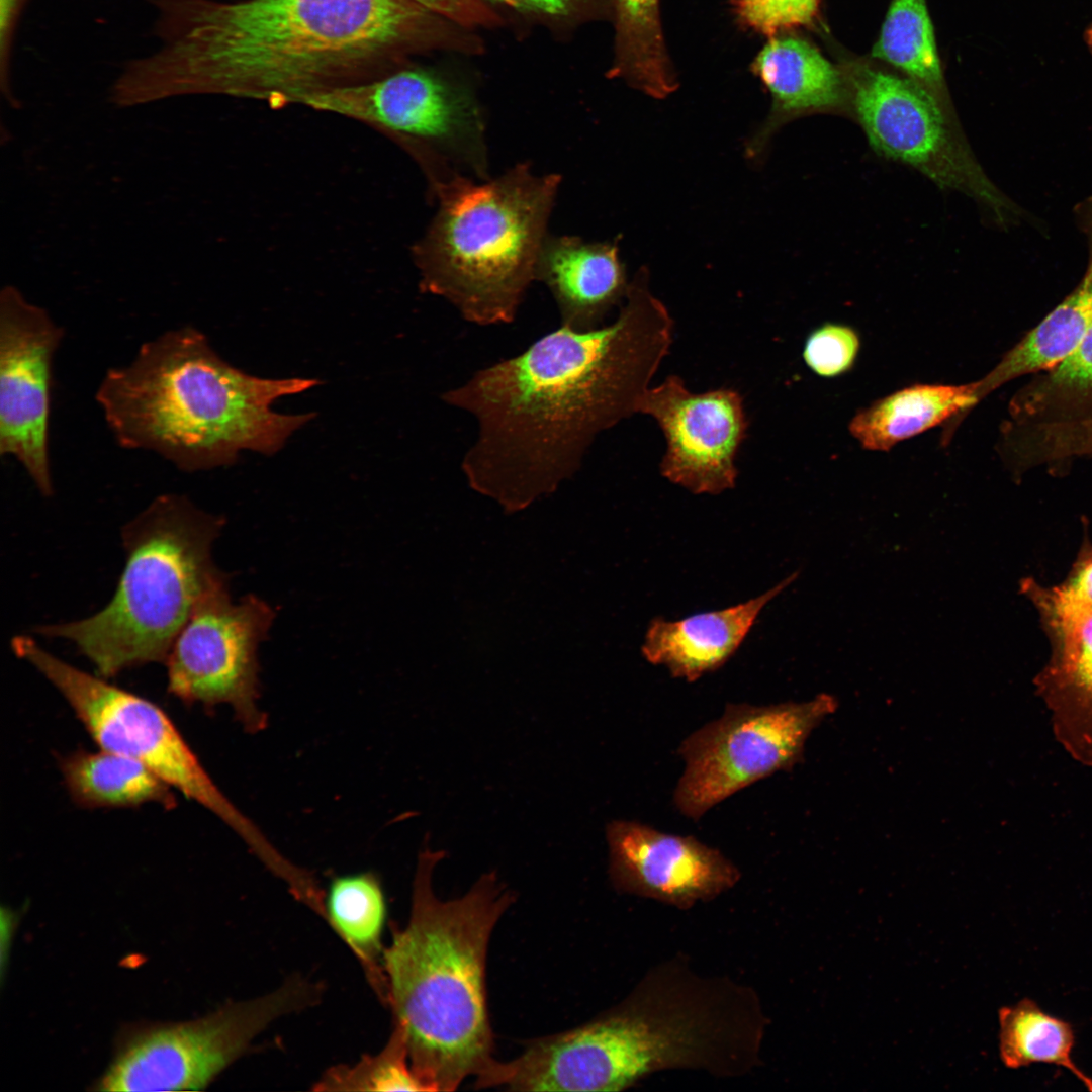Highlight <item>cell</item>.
Wrapping results in <instances>:
<instances>
[{
    "label": "cell",
    "mask_w": 1092,
    "mask_h": 1092,
    "mask_svg": "<svg viewBox=\"0 0 1092 1092\" xmlns=\"http://www.w3.org/2000/svg\"><path fill=\"white\" fill-rule=\"evenodd\" d=\"M60 767L73 800L86 808L175 805L169 785L143 763L116 752L77 751L63 758Z\"/></svg>",
    "instance_id": "cell-22"
},
{
    "label": "cell",
    "mask_w": 1092,
    "mask_h": 1092,
    "mask_svg": "<svg viewBox=\"0 0 1092 1092\" xmlns=\"http://www.w3.org/2000/svg\"><path fill=\"white\" fill-rule=\"evenodd\" d=\"M976 404L973 382L913 384L858 411L848 430L863 449L886 452L956 415L961 418Z\"/></svg>",
    "instance_id": "cell-21"
},
{
    "label": "cell",
    "mask_w": 1092,
    "mask_h": 1092,
    "mask_svg": "<svg viewBox=\"0 0 1092 1092\" xmlns=\"http://www.w3.org/2000/svg\"><path fill=\"white\" fill-rule=\"evenodd\" d=\"M435 15L462 27L492 26L500 22L484 0H413Z\"/></svg>",
    "instance_id": "cell-33"
},
{
    "label": "cell",
    "mask_w": 1092,
    "mask_h": 1092,
    "mask_svg": "<svg viewBox=\"0 0 1092 1092\" xmlns=\"http://www.w3.org/2000/svg\"><path fill=\"white\" fill-rule=\"evenodd\" d=\"M275 612L247 595L233 602L228 579L208 590L175 638L164 663L168 689L186 703L226 704L250 732L266 726L259 709V646Z\"/></svg>",
    "instance_id": "cell-12"
},
{
    "label": "cell",
    "mask_w": 1092,
    "mask_h": 1092,
    "mask_svg": "<svg viewBox=\"0 0 1092 1092\" xmlns=\"http://www.w3.org/2000/svg\"><path fill=\"white\" fill-rule=\"evenodd\" d=\"M317 988L291 979L272 993L228 1004L198 1019L132 1027L95 1090L199 1091L278 1017L314 1003Z\"/></svg>",
    "instance_id": "cell-10"
},
{
    "label": "cell",
    "mask_w": 1092,
    "mask_h": 1092,
    "mask_svg": "<svg viewBox=\"0 0 1092 1092\" xmlns=\"http://www.w3.org/2000/svg\"><path fill=\"white\" fill-rule=\"evenodd\" d=\"M317 1090L333 1091H426L416 1075L402 1029L395 1024L386 1045L354 1066L331 1069Z\"/></svg>",
    "instance_id": "cell-28"
},
{
    "label": "cell",
    "mask_w": 1092,
    "mask_h": 1092,
    "mask_svg": "<svg viewBox=\"0 0 1092 1092\" xmlns=\"http://www.w3.org/2000/svg\"><path fill=\"white\" fill-rule=\"evenodd\" d=\"M317 383L249 375L221 359L203 333L184 326L107 370L95 398L121 448L151 451L196 472L233 464L242 450L277 452L314 414H278L271 403Z\"/></svg>",
    "instance_id": "cell-3"
},
{
    "label": "cell",
    "mask_w": 1092,
    "mask_h": 1092,
    "mask_svg": "<svg viewBox=\"0 0 1092 1092\" xmlns=\"http://www.w3.org/2000/svg\"><path fill=\"white\" fill-rule=\"evenodd\" d=\"M517 11L547 17L566 18L601 12L605 0H491Z\"/></svg>",
    "instance_id": "cell-34"
},
{
    "label": "cell",
    "mask_w": 1092,
    "mask_h": 1092,
    "mask_svg": "<svg viewBox=\"0 0 1092 1092\" xmlns=\"http://www.w3.org/2000/svg\"><path fill=\"white\" fill-rule=\"evenodd\" d=\"M535 280L551 292L561 326L576 331L604 325L610 310L625 299L629 286L617 241L588 242L569 235H547Z\"/></svg>",
    "instance_id": "cell-17"
},
{
    "label": "cell",
    "mask_w": 1092,
    "mask_h": 1092,
    "mask_svg": "<svg viewBox=\"0 0 1092 1092\" xmlns=\"http://www.w3.org/2000/svg\"><path fill=\"white\" fill-rule=\"evenodd\" d=\"M11 648L62 694L101 749L143 763L172 789L211 811L262 861L277 855L257 827L218 789L159 706L69 664L29 636H15Z\"/></svg>",
    "instance_id": "cell-7"
},
{
    "label": "cell",
    "mask_w": 1092,
    "mask_h": 1092,
    "mask_svg": "<svg viewBox=\"0 0 1092 1092\" xmlns=\"http://www.w3.org/2000/svg\"><path fill=\"white\" fill-rule=\"evenodd\" d=\"M615 57L608 77L663 99L678 82L667 55L659 0H614Z\"/></svg>",
    "instance_id": "cell-24"
},
{
    "label": "cell",
    "mask_w": 1092,
    "mask_h": 1092,
    "mask_svg": "<svg viewBox=\"0 0 1092 1092\" xmlns=\"http://www.w3.org/2000/svg\"><path fill=\"white\" fill-rule=\"evenodd\" d=\"M848 104L871 147L907 165L944 189L960 191L982 205L993 220L1008 226L1023 211L986 175L951 113L912 79L868 63L844 73Z\"/></svg>",
    "instance_id": "cell-9"
},
{
    "label": "cell",
    "mask_w": 1092,
    "mask_h": 1092,
    "mask_svg": "<svg viewBox=\"0 0 1092 1092\" xmlns=\"http://www.w3.org/2000/svg\"><path fill=\"white\" fill-rule=\"evenodd\" d=\"M1092 420V329L1066 356L1034 373L1008 404L1007 421L1020 425Z\"/></svg>",
    "instance_id": "cell-23"
},
{
    "label": "cell",
    "mask_w": 1092,
    "mask_h": 1092,
    "mask_svg": "<svg viewBox=\"0 0 1092 1092\" xmlns=\"http://www.w3.org/2000/svg\"><path fill=\"white\" fill-rule=\"evenodd\" d=\"M443 850L418 857L411 915L382 953L386 1003L405 1036L426 1091H453L494 1061L485 967L491 933L514 901L495 873L462 897L443 901L432 887Z\"/></svg>",
    "instance_id": "cell-4"
},
{
    "label": "cell",
    "mask_w": 1092,
    "mask_h": 1092,
    "mask_svg": "<svg viewBox=\"0 0 1092 1092\" xmlns=\"http://www.w3.org/2000/svg\"><path fill=\"white\" fill-rule=\"evenodd\" d=\"M637 413L652 417L666 441L662 476L694 494H720L736 484L735 464L748 422L740 393H693L677 375L649 387Z\"/></svg>",
    "instance_id": "cell-14"
},
{
    "label": "cell",
    "mask_w": 1092,
    "mask_h": 1092,
    "mask_svg": "<svg viewBox=\"0 0 1092 1092\" xmlns=\"http://www.w3.org/2000/svg\"><path fill=\"white\" fill-rule=\"evenodd\" d=\"M157 48L123 64L118 108L220 95L284 106L395 71L438 40L413 0H149Z\"/></svg>",
    "instance_id": "cell-1"
},
{
    "label": "cell",
    "mask_w": 1092,
    "mask_h": 1092,
    "mask_svg": "<svg viewBox=\"0 0 1092 1092\" xmlns=\"http://www.w3.org/2000/svg\"><path fill=\"white\" fill-rule=\"evenodd\" d=\"M1074 216L1088 247L1084 275L1051 312L1004 353L993 369L974 382L978 402L1009 381L1053 366L1092 329V196L1076 204Z\"/></svg>",
    "instance_id": "cell-20"
},
{
    "label": "cell",
    "mask_w": 1092,
    "mask_h": 1092,
    "mask_svg": "<svg viewBox=\"0 0 1092 1092\" xmlns=\"http://www.w3.org/2000/svg\"><path fill=\"white\" fill-rule=\"evenodd\" d=\"M1051 655L1033 682L1057 741L1077 762L1092 767V612L1042 619Z\"/></svg>",
    "instance_id": "cell-18"
},
{
    "label": "cell",
    "mask_w": 1092,
    "mask_h": 1092,
    "mask_svg": "<svg viewBox=\"0 0 1092 1092\" xmlns=\"http://www.w3.org/2000/svg\"><path fill=\"white\" fill-rule=\"evenodd\" d=\"M1021 592L1037 609L1041 619L1071 618L1092 612V543L1086 538L1066 579L1046 587L1032 578L1020 583Z\"/></svg>",
    "instance_id": "cell-29"
},
{
    "label": "cell",
    "mask_w": 1092,
    "mask_h": 1092,
    "mask_svg": "<svg viewBox=\"0 0 1092 1092\" xmlns=\"http://www.w3.org/2000/svg\"><path fill=\"white\" fill-rule=\"evenodd\" d=\"M798 576L796 571L762 595L729 608L677 621L654 618L641 646L643 657L688 682L716 671L735 654L764 607Z\"/></svg>",
    "instance_id": "cell-19"
},
{
    "label": "cell",
    "mask_w": 1092,
    "mask_h": 1092,
    "mask_svg": "<svg viewBox=\"0 0 1092 1092\" xmlns=\"http://www.w3.org/2000/svg\"><path fill=\"white\" fill-rule=\"evenodd\" d=\"M860 349L858 333L840 323H824L807 336L803 359L808 368L823 378H835L851 370Z\"/></svg>",
    "instance_id": "cell-30"
},
{
    "label": "cell",
    "mask_w": 1092,
    "mask_h": 1092,
    "mask_svg": "<svg viewBox=\"0 0 1092 1092\" xmlns=\"http://www.w3.org/2000/svg\"><path fill=\"white\" fill-rule=\"evenodd\" d=\"M673 328L643 266L611 324L588 331L560 326L445 391L446 404L476 422L461 463L470 487L508 513L553 492L580 468L601 433L637 413L669 353Z\"/></svg>",
    "instance_id": "cell-2"
},
{
    "label": "cell",
    "mask_w": 1092,
    "mask_h": 1092,
    "mask_svg": "<svg viewBox=\"0 0 1092 1092\" xmlns=\"http://www.w3.org/2000/svg\"><path fill=\"white\" fill-rule=\"evenodd\" d=\"M1085 44L1092 55V22L1085 28L1083 33Z\"/></svg>",
    "instance_id": "cell-35"
},
{
    "label": "cell",
    "mask_w": 1092,
    "mask_h": 1092,
    "mask_svg": "<svg viewBox=\"0 0 1092 1092\" xmlns=\"http://www.w3.org/2000/svg\"><path fill=\"white\" fill-rule=\"evenodd\" d=\"M32 0H0V89L3 98L12 107L20 103L12 88V59L18 26Z\"/></svg>",
    "instance_id": "cell-32"
},
{
    "label": "cell",
    "mask_w": 1092,
    "mask_h": 1092,
    "mask_svg": "<svg viewBox=\"0 0 1092 1092\" xmlns=\"http://www.w3.org/2000/svg\"><path fill=\"white\" fill-rule=\"evenodd\" d=\"M609 874L625 893L678 908L711 900L740 879L738 868L720 850L692 835L660 831L633 820L606 826Z\"/></svg>",
    "instance_id": "cell-15"
},
{
    "label": "cell",
    "mask_w": 1092,
    "mask_h": 1092,
    "mask_svg": "<svg viewBox=\"0 0 1092 1092\" xmlns=\"http://www.w3.org/2000/svg\"><path fill=\"white\" fill-rule=\"evenodd\" d=\"M999 1053L1007 1068L1054 1064L1070 1070L1092 1091V1078L1072 1059L1075 1032L1069 1022L1048 1014L1034 1001L1024 998L999 1010Z\"/></svg>",
    "instance_id": "cell-27"
},
{
    "label": "cell",
    "mask_w": 1092,
    "mask_h": 1092,
    "mask_svg": "<svg viewBox=\"0 0 1092 1092\" xmlns=\"http://www.w3.org/2000/svg\"><path fill=\"white\" fill-rule=\"evenodd\" d=\"M752 72L771 97L767 117L745 144V156L759 161L779 129L798 117L841 110L848 104L844 73L810 41L783 31L769 36Z\"/></svg>",
    "instance_id": "cell-16"
},
{
    "label": "cell",
    "mask_w": 1092,
    "mask_h": 1092,
    "mask_svg": "<svg viewBox=\"0 0 1092 1092\" xmlns=\"http://www.w3.org/2000/svg\"><path fill=\"white\" fill-rule=\"evenodd\" d=\"M819 0H736L739 19L768 37L808 25L816 17Z\"/></svg>",
    "instance_id": "cell-31"
},
{
    "label": "cell",
    "mask_w": 1092,
    "mask_h": 1092,
    "mask_svg": "<svg viewBox=\"0 0 1092 1092\" xmlns=\"http://www.w3.org/2000/svg\"><path fill=\"white\" fill-rule=\"evenodd\" d=\"M301 105L393 138L418 162L431 197L459 179H489L486 125L464 88L428 71L397 69L314 94Z\"/></svg>",
    "instance_id": "cell-8"
},
{
    "label": "cell",
    "mask_w": 1092,
    "mask_h": 1092,
    "mask_svg": "<svg viewBox=\"0 0 1092 1092\" xmlns=\"http://www.w3.org/2000/svg\"><path fill=\"white\" fill-rule=\"evenodd\" d=\"M64 330L13 285L0 292V454L16 459L44 496L50 460L52 366Z\"/></svg>",
    "instance_id": "cell-13"
},
{
    "label": "cell",
    "mask_w": 1092,
    "mask_h": 1092,
    "mask_svg": "<svg viewBox=\"0 0 1092 1092\" xmlns=\"http://www.w3.org/2000/svg\"><path fill=\"white\" fill-rule=\"evenodd\" d=\"M837 708L831 695L771 705L728 703L722 715L679 744L685 762L673 804L698 821L742 789L802 760L811 732Z\"/></svg>",
    "instance_id": "cell-11"
},
{
    "label": "cell",
    "mask_w": 1092,
    "mask_h": 1092,
    "mask_svg": "<svg viewBox=\"0 0 1092 1092\" xmlns=\"http://www.w3.org/2000/svg\"><path fill=\"white\" fill-rule=\"evenodd\" d=\"M385 906L381 883L371 872L335 878L325 903V919L355 953L384 1003L387 987L379 956Z\"/></svg>",
    "instance_id": "cell-25"
},
{
    "label": "cell",
    "mask_w": 1092,
    "mask_h": 1092,
    "mask_svg": "<svg viewBox=\"0 0 1092 1092\" xmlns=\"http://www.w3.org/2000/svg\"><path fill=\"white\" fill-rule=\"evenodd\" d=\"M223 524L185 495H159L121 530L126 560L109 603L35 632L72 642L104 678L165 662L197 603L228 579L211 555Z\"/></svg>",
    "instance_id": "cell-6"
},
{
    "label": "cell",
    "mask_w": 1092,
    "mask_h": 1092,
    "mask_svg": "<svg viewBox=\"0 0 1092 1092\" xmlns=\"http://www.w3.org/2000/svg\"><path fill=\"white\" fill-rule=\"evenodd\" d=\"M872 57L924 87L948 109L947 90L926 0H891Z\"/></svg>",
    "instance_id": "cell-26"
},
{
    "label": "cell",
    "mask_w": 1092,
    "mask_h": 1092,
    "mask_svg": "<svg viewBox=\"0 0 1092 1092\" xmlns=\"http://www.w3.org/2000/svg\"><path fill=\"white\" fill-rule=\"evenodd\" d=\"M560 182L559 174H537L521 162L435 193L437 211L412 250L421 290L469 323H512L535 280Z\"/></svg>",
    "instance_id": "cell-5"
}]
</instances>
